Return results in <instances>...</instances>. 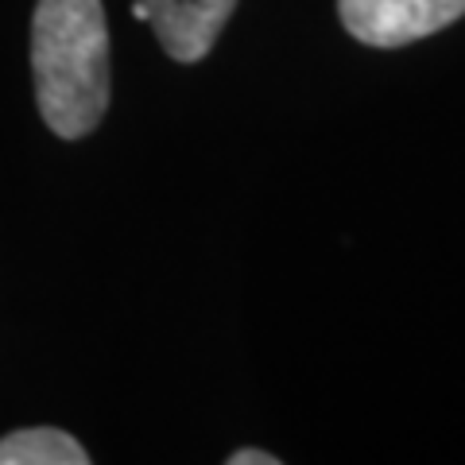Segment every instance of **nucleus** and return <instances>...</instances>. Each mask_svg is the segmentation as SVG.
<instances>
[{
	"label": "nucleus",
	"mask_w": 465,
	"mask_h": 465,
	"mask_svg": "<svg viewBox=\"0 0 465 465\" xmlns=\"http://www.w3.org/2000/svg\"><path fill=\"white\" fill-rule=\"evenodd\" d=\"M32 70L51 133L63 140L94 133L109 109V27L101 0H39Z\"/></svg>",
	"instance_id": "nucleus-1"
},
{
	"label": "nucleus",
	"mask_w": 465,
	"mask_h": 465,
	"mask_svg": "<svg viewBox=\"0 0 465 465\" xmlns=\"http://www.w3.org/2000/svg\"><path fill=\"white\" fill-rule=\"evenodd\" d=\"M345 32L369 47H407L465 16V0H338Z\"/></svg>",
	"instance_id": "nucleus-2"
},
{
	"label": "nucleus",
	"mask_w": 465,
	"mask_h": 465,
	"mask_svg": "<svg viewBox=\"0 0 465 465\" xmlns=\"http://www.w3.org/2000/svg\"><path fill=\"white\" fill-rule=\"evenodd\" d=\"M143 8L163 51L179 63H198L210 54L237 0H143Z\"/></svg>",
	"instance_id": "nucleus-3"
},
{
	"label": "nucleus",
	"mask_w": 465,
	"mask_h": 465,
	"mask_svg": "<svg viewBox=\"0 0 465 465\" xmlns=\"http://www.w3.org/2000/svg\"><path fill=\"white\" fill-rule=\"evenodd\" d=\"M90 454L78 439L54 427H27L0 439V465H85Z\"/></svg>",
	"instance_id": "nucleus-4"
},
{
	"label": "nucleus",
	"mask_w": 465,
	"mask_h": 465,
	"mask_svg": "<svg viewBox=\"0 0 465 465\" xmlns=\"http://www.w3.org/2000/svg\"><path fill=\"white\" fill-rule=\"evenodd\" d=\"M280 458L264 454V450H237V454L229 458V465H275Z\"/></svg>",
	"instance_id": "nucleus-5"
}]
</instances>
